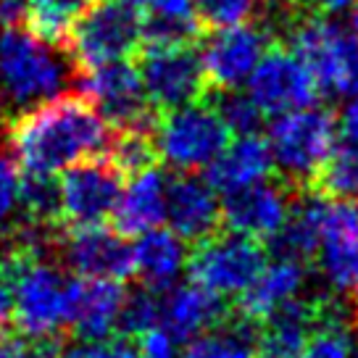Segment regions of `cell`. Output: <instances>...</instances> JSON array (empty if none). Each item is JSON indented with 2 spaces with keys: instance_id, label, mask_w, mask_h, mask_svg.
Returning <instances> with one entry per match:
<instances>
[{
  "instance_id": "6da1fadb",
  "label": "cell",
  "mask_w": 358,
  "mask_h": 358,
  "mask_svg": "<svg viewBox=\"0 0 358 358\" xmlns=\"http://www.w3.org/2000/svg\"><path fill=\"white\" fill-rule=\"evenodd\" d=\"M111 124L82 95H53L27 106L6 127V143L24 171L58 174L77 161L108 153Z\"/></svg>"
},
{
  "instance_id": "7a4b0ae2",
  "label": "cell",
  "mask_w": 358,
  "mask_h": 358,
  "mask_svg": "<svg viewBox=\"0 0 358 358\" xmlns=\"http://www.w3.org/2000/svg\"><path fill=\"white\" fill-rule=\"evenodd\" d=\"M271 166L295 185H306L322 174L340 143V127L332 113L308 103L277 113L266 129Z\"/></svg>"
},
{
  "instance_id": "3957f363",
  "label": "cell",
  "mask_w": 358,
  "mask_h": 358,
  "mask_svg": "<svg viewBox=\"0 0 358 358\" xmlns=\"http://www.w3.org/2000/svg\"><path fill=\"white\" fill-rule=\"evenodd\" d=\"M56 48L22 27L0 29V92L13 106L27 108L66 87L71 74Z\"/></svg>"
},
{
  "instance_id": "277c9868",
  "label": "cell",
  "mask_w": 358,
  "mask_h": 358,
  "mask_svg": "<svg viewBox=\"0 0 358 358\" xmlns=\"http://www.w3.org/2000/svg\"><path fill=\"white\" fill-rule=\"evenodd\" d=\"M140 43L143 16L140 8L127 0H92L64 40L69 61L79 71L124 61L140 48Z\"/></svg>"
},
{
  "instance_id": "5b68a950",
  "label": "cell",
  "mask_w": 358,
  "mask_h": 358,
  "mask_svg": "<svg viewBox=\"0 0 358 358\" xmlns=\"http://www.w3.org/2000/svg\"><path fill=\"white\" fill-rule=\"evenodd\" d=\"M290 50L306 64L319 92L348 98L358 90V37L348 24L311 13L292 27Z\"/></svg>"
},
{
  "instance_id": "8992f818",
  "label": "cell",
  "mask_w": 358,
  "mask_h": 358,
  "mask_svg": "<svg viewBox=\"0 0 358 358\" xmlns=\"http://www.w3.org/2000/svg\"><path fill=\"white\" fill-rule=\"evenodd\" d=\"M153 148L156 156L177 174L206 171L216 153L229 140L222 116L211 103L190 101L169 108L166 116L153 124Z\"/></svg>"
},
{
  "instance_id": "52a82bcc",
  "label": "cell",
  "mask_w": 358,
  "mask_h": 358,
  "mask_svg": "<svg viewBox=\"0 0 358 358\" xmlns=\"http://www.w3.org/2000/svg\"><path fill=\"white\" fill-rule=\"evenodd\" d=\"M266 253L258 240L243 237L237 232L208 235L187 256V274L195 285L216 292L219 298L243 295L256 280Z\"/></svg>"
},
{
  "instance_id": "ba28073f",
  "label": "cell",
  "mask_w": 358,
  "mask_h": 358,
  "mask_svg": "<svg viewBox=\"0 0 358 358\" xmlns=\"http://www.w3.org/2000/svg\"><path fill=\"white\" fill-rule=\"evenodd\" d=\"M137 71L150 106L164 111L198 101L206 87L201 56L182 40H148Z\"/></svg>"
},
{
  "instance_id": "9c48e42d",
  "label": "cell",
  "mask_w": 358,
  "mask_h": 358,
  "mask_svg": "<svg viewBox=\"0 0 358 358\" xmlns=\"http://www.w3.org/2000/svg\"><path fill=\"white\" fill-rule=\"evenodd\" d=\"M77 85L79 92L111 124V129L153 132V106L148 101L140 71L129 64V58L82 71Z\"/></svg>"
},
{
  "instance_id": "30bf717a",
  "label": "cell",
  "mask_w": 358,
  "mask_h": 358,
  "mask_svg": "<svg viewBox=\"0 0 358 358\" xmlns=\"http://www.w3.org/2000/svg\"><path fill=\"white\" fill-rule=\"evenodd\" d=\"M58 179L61 185V222L66 227L103 224L113 216L124 187V174L103 156L77 161Z\"/></svg>"
},
{
  "instance_id": "8fae6325",
  "label": "cell",
  "mask_w": 358,
  "mask_h": 358,
  "mask_svg": "<svg viewBox=\"0 0 358 358\" xmlns=\"http://www.w3.org/2000/svg\"><path fill=\"white\" fill-rule=\"evenodd\" d=\"M56 261L71 268L77 277L124 282L134 274L132 245L119 229H106L103 224L69 227L58 232Z\"/></svg>"
},
{
  "instance_id": "7c38bea8",
  "label": "cell",
  "mask_w": 358,
  "mask_h": 358,
  "mask_svg": "<svg viewBox=\"0 0 358 358\" xmlns=\"http://www.w3.org/2000/svg\"><path fill=\"white\" fill-rule=\"evenodd\" d=\"M313 256L332 292L358 301V201L327 198Z\"/></svg>"
},
{
  "instance_id": "4fadbf2b",
  "label": "cell",
  "mask_w": 358,
  "mask_h": 358,
  "mask_svg": "<svg viewBox=\"0 0 358 358\" xmlns=\"http://www.w3.org/2000/svg\"><path fill=\"white\" fill-rule=\"evenodd\" d=\"M268 50V34L256 22L232 24V27H213L198 50L206 82L222 92L243 90L248 77L253 74L261 56Z\"/></svg>"
},
{
  "instance_id": "5bb4252c",
  "label": "cell",
  "mask_w": 358,
  "mask_h": 358,
  "mask_svg": "<svg viewBox=\"0 0 358 358\" xmlns=\"http://www.w3.org/2000/svg\"><path fill=\"white\" fill-rule=\"evenodd\" d=\"M243 90L253 98L264 116L292 111L316 103L319 98L316 82L290 48H268Z\"/></svg>"
},
{
  "instance_id": "9a60e30c",
  "label": "cell",
  "mask_w": 358,
  "mask_h": 358,
  "mask_svg": "<svg viewBox=\"0 0 358 358\" xmlns=\"http://www.w3.org/2000/svg\"><path fill=\"white\" fill-rule=\"evenodd\" d=\"M290 206L292 201L287 190L264 179L245 190L227 195V203H222V219L227 222L229 232L264 243L280 235V229L287 222Z\"/></svg>"
},
{
  "instance_id": "2e32d148",
  "label": "cell",
  "mask_w": 358,
  "mask_h": 358,
  "mask_svg": "<svg viewBox=\"0 0 358 358\" xmlns=\"http://www.w3.org/2000/svg\"><path fill=\"white\" fill-rule=\"evenodd\" d=\"M166 222L169 229L185 243H201L213 235L222 222L219 192L198 174H177L169 179Z\"/></svg>"
},
{
  "instance_id": "e0dca14e",
  "label": "cell",
  "mask_w": 358,
  "mask_h": 358,
  "mask_svg": "<svg viewBox=\"0 0 358 358\" xmlns=\"http://www.w3.org/2000/svg\"><path fill=\"white\" fill-rule=\"evenodd\" d=\"M124 287L113 280L74 277L66 290V327L79 340L106 337L116 329Z\"/></svg>"
},
{
  "instance_id": "ac0fdd59",
  "label": "cell",
  "mask_w": 358,
  "mask_h": 358,
  "mask_svg": "<svg viewBox=\"0 0 358 358\" xmlns=\"http://www.w3.org/2000/svg\"><path fill=\"white\" fill-rule=\"evenodd\" d=\"M271 169L274 166L264 137L235 134V140H227L216 158L206 166V179L219 195H232L268 179Z\"/></svg>"
},
{
  "instance_id": "d6986e66",
  "label": "cell",
  "mask_w": 358,
  "mask_h": 358,
  "mask_svg": "<svg viewBox=\"0 0 358 358\" xmlns=\"http://www.w3.org/2000/svg\"><path fill=\"white\" fill-rule=\"evenodd\" d=\"M306 285H308L306 261L290 256H277L274 261H266L256 274V280L250 282V287L240 295L243 316L253 324L264 322L285 303L301 298L306 292Z\"/></svg>"
},
{
  "instance_id": "ffe728a7",
  "label": "cell",
  "mask_w": 358,
  "mask_h": 358,
  "mask_svg": "<svg viewBox=\"0 0 358 358\" xmlns=\"http://www.w3.org/2000/svg\"><path fill=\"white\" fill-rule=\"evenodd\" d=\"M166 190L169 177L156 166L129 174V182L122 187L119 203L113 208L116 229L124 237H137L156 229L166 222Z\"/></svg>"
},
{
  "instance_id": "44dd1931",
  "label": "cell",
  "mask_w": 358,
  "mask_h": 358,
  "mask_svg": "<svg viewBox=\"0 0 358 358\" xmlns=\"http://www.w3.org/2000/svg\"><path fill=\"white\" fill-rule=\"evenodd\" d=\"M224 322V298L206 290L201 285H174L161 301V322L158 327L169 332L177 343H187L190 337Z\"/></svg>"
},
{
  "instance_id": "7402d4cb",
  "label": "cell",
  "mask_w": 358,
  "mask_h": 358,
  "mask_svg": "<svg viewBox=\"0 0 358 358\" xmlns=\"http://www.w3.org/2000/svg\"><path fill=\"white\" fill-rule=\"evenodd\" d=\"M187 248L185 240L171 229H148L137 235L132 245L134 274L143 280V287L153 292H166L187 271Z\"/></svg>"
},
{
  "instance_id": "603a6c76",
  "label": "cell",
  "mask_w": 358,
  "mask_h": 358,
  "mask_svg": "<svg viewBox=\"0 0 358 358\" xmlns=\"http://www.w3.org/2000/svg\"><path fill=\"white\" fill-rule=\"evenodd\" d=\"M319 306H313L306 298H295V301L285 303L282 308L264 319V335L258 337V350L261 356L268 358H298L306 337L311 332L313 322H316Z\"/></svg>"
},
{
  "instance_id": "cb8c5ba5",
  "label": "cell",
  "mask_w": 358,
  "mask_h": 358,
  "mask_svg": "<svg viewBox=\"0 0 358 358\" xmlns=\"http://www.w3.org/2000/svg\"><path fill=\"white\" fill-rule=\"evenodd\" d=\"M258 356V335L250 319H237L206 329L201 335L190 337L179 358H256Z\"/></svg>"
},
{
  "instance_id": "d4e9b609",
  "label": "cell",
  "mask_w": 358,
  "mask_h": 358,
  "mask_svg": "<svg viewBox=\"0 0 358 358\" xmlns=\"http://www.w3.org/2000/svg\"><path fill=\"white\" fill-rule=\"evenodd\" d=\"M324 203L327 198H319V195H308V198H301V201H292L287 222L280 229V235L274 237L280 256L301 258V261L313 256L316 243H319Z\"/></svg>"
},
{
  "instance_id": "484cf974",
  "label": "cell",
  "mask_w": 358,
  "mask_h": 358,
  "mask_svg": "<svg viewBox=\"0 0 358 358\" xmlns=\"http://www.w3.org/2000/svg\"><path fill=\"white\" fill-rule=\"evenodd\" d=\"M143 40H182L190 43L198 32V6L195 0H145Z\"/></svg>"
},
{
  "instance_id": "4316f807",
  "label": "cell",
  "mask_w": 358,
  "mask_h": 358,
  "mask_svg": "<svg viewBox=\"0 0 358 358\" xmlns=\"http://www.w3.org/2000/svg\"><path fill=\"white\" fill-rule=\"evenodd\" d=\"M19 208L24 222L40 227H58L61 222V185L56 174L24 171L19 182Z\"/></svg>"
},
{
  "instance_id": "83f0119b",
  "label": "cell",
  "mask_w": 358,
  "mask_h": 358,
  "mask_svg": "<svg viewBox=\"0 0 358 358\" xmlns=\"http://www.w3.org/2000/svg\"><path fill=\"white\" fill-rule=\"evenodd\" d=\"M92 0H29L27 3V22L29 32L50 45H64L71 24Z\"/></svg>"
},
{
  "instance_id": "f1b7e54d",
  "label": "cell",
  "mask_w": 358,
  "mask_h": 358,
  "mask_svg": "<svg viewBox=\"0 0 358 358\" xmlns=\"http://www.w3.org/2000/svg\"><path fill=\"white\" fill-rule=\"evenodd\" d=\"M353 348L356 345H353V332L348 327V319H343L340 311L319 308L298 358H350Z\"/></svg>"
},
{
  "instance_id": "f546056e",
  "label": "cell",
  "mask_w": 358,
  "mask_h": 358,
  "mask_svg": "<svg viewBox=\"0 0 358 358\" xmlns=\"http://www.w3.org/2000/svg\"><path fill=\"white\" fill-rule=\"evenodd\" d=\"M319 177L327 195L358 201V143H350V140H345L343 145L337 143L335 153L329 156Z\"/></svg>"
},
{
  "instance_id": "4dcf8cb0",
  "label": "cell",
  "mask_w": 358,
  "mask_h": 358,
  "mask_svg": "<svg viewBox=\"0 0 358 358\" xmlns=\"http://www.w3.org/2000/svg\"><path fill=\"white\" fill-rule=\"evenodd\" d=\"M161 322V298L158 292L148 290H134L124 292L122 311H119V322L116 329L127 337H140L145 335L148 329H156Z\"/></svg>"
},
{
  "instance_id": "1f68e13d",
  "label": "cell",
  "mask_w": 358,
  "mask_h": 358,
  "mask_svg": "<svg viewBox=\"0 0 358 358\" xmlns=\"http://www.w3.org/2000/svg\"><path fill=\"white\" fill-rule=\"evenodd\" d=\"M108 153H111V164L122 174L143 171V169L153 166V158H156L153 134L148 129H124L119 132V137L111 140Z\"/></svg>"
},
{
  "instance_id": "d6a6232c",
  "label": "cell",
  "mask_w": 358,
  "mask_h": 358,
  "mask_svg": "<svg viewBox=\"0 0 358 358\" xmlns=\"http://www.w3.org/2000/svg\"><path fill=\"white\" fill-rule=\"evenodd\" d=\"M216 111L229 134H258L264 124V111L248 92H240V90H227L222 101L216 103Z\"/></svg>"
},
{
  "instance_id": "836d02e7",
  "label": "cell",
  "mask_w": 358,
  "mask_h": 358,
  "mask_svg": "<svg viewBox=\"0 0 358 358\" xmlns=\"http://www.w3.org/2000/svg\"><path fill=\"white\" fill-rule=\"evenodd\" d=\"M201 22L208 27H232V24L256 22L266 0H195Z\"/></svg>"
},
{
  "instance_id": "e575fe53",
  "label": "cell",
  "mask_w": 358,
  "mask_h": 358,
  "mask_svg": "<svg viewBox=\"0 0 358 358\" xmlns=\"http://www.w3.org/2000/svg\"><path fill=\"white\" fill-rule=\"evenodd\" d=\"M61 358H137V345L127 335H106L74 340L61 345Z\"/></svg>"
},
{
  "instance_id": "d590c367",
  "label": "cell",
  "mask_w": 358,
  "mask_h": 358,
  "mask_svg": "<svg viewBox=\"0 0 358 358\" xmlns=\"http://www.w3.org/2000/svg\"><path fill=\"white\" fill-rule=\"evenodd\" d=\"M19 166L11 153L0 150V235H6L13 227V216L19 211Z\"/></svg>"
},
{
  "instance_id": "8d00e7d4",
  "label": "cell",
  "mask_w": 358,
  "mask_h": 358,
  "mask_svg": "<svg viewBox=\"0 0 358 358\" xmlns=\"http://www.w3.org/2000/svg\"><path fill=\"white\" fill-rule=\"evenodd\" d=\"M0 358H61L58 337L0 335Z\"/></svg>"
},
{
  "instance_id": "74e56055",
  "label": "cell",
  "mask_w": 358,
  "mask_h": 358,
  "mask_svg": "<svg viewBox=\"0 0 358 358\" xmlns=\"http://www.w3.org/2000/svg\"><path fill=\"white\" fill-rule=\"evenodd\" d=\"M137 358H179L177 340L169 335V332H164L161 327L148 329L145 335H140Z\"/></svg>"
},
{
  "instance_id": "f35d334b",
  "label": "cell",
  "mask_w": 358,
  "mask_h": 358,
  "mask_svg": "<svg viewBox=\"0 0 358 358\" xmlns=\"http://www.w3.org/2000/svg\"><path fill=\"white\" fill-rule=\"evenodd\" d=\"M27 3L29 0H0V29L22 27L27 22Z\"/></svg>"
},
{
  "instance_id": "ab89813d",
  "label": "cell",
  "mask_w": 358,
  "mask_h": 358,
  "mask_svg": "<svg viewBox=\"0 0 358 358\" xmlns=\"http://www.w3.org/2000/svg\"><path fill=\"white\" fill-rule=\"evenodd\" d=\"M13 322V303H11V287L0 271V335L8 332V327Z\"/></svg>"
},
{
  "instance_id": "60d3db41",
  "label": "cell",
  "mask_w": 358,
  "mask_h": 358,
  "mask_svg": "<svg viewBox=\"0 0 358 358\" xmlns=\"http://www.w3.org/2000/svg\"><path fill=\"white\" fill-rule=\"evenodd\" d=\"M303 8H308L311 13H324V16H335L348 8L350 0H298Z\"/></svg>"
},
{
  "instance_id": "b9f144b4",
  "label": "cell",
  "mask_w": 358,
  "mask_h": 358,
  "mask_svg": "<svg viewBox=\"0 0 358 358\" xmlns=\"http://www.w3.org/2000/svg\"><path fill=\"white\" fill-rule=\"evenodd\" d=\"M345 13H348V27H350V32L358 37V0H350V3H348Z\"/></svg>"
},
{
  "instance_id": "7bdbcfd3",
  "label": "cell",
  "mask_w": 358,
  "mask_h": 358,
  "mask_svg": "<svg viewBox=\"0 0 358 358\" xmlns=\"http://www.w3.org/2000/svg\"><path fill=\"white\" fill-rule=\"evenodd\" d=\"M127 3H132V6H137V8H140V6L145 3V0H127Z\"/></svg>"
},
{
  "instance_id": "ee69618b",
  "label": "cell",
  "mask_w": 358,
  "mask_h": 358,
  "mask_svg": "<svg viewBox=\"0 0 358 358\" xmlns=\"http://www.w3.org/2000/svg\"><path fill=\"white\" fill-rule=\"evenodd\" d=\"M350 358H358V348H353V353H350Z\"/></svg>"
},
{
  "instance_id": "f6af8a7d",
  "label": "cell",
  "mask_w": 358,
  "mask_h": 358,
  "mask_svg": "<svg viewBox=\"0 0 358 358\" xmlns=\"http://www.w3.org/2000/svg\"><path fill=\"white\" fill-rule=\"evenodd\" d=\"M0 124H3V111H0Z\"/></svg>"
},
{
  "instance_id": "bcb514c9",
  "label": "cell",
  "mask_w": 358,
  "mask_h": 358,
  "mask_svg": "<svg viewBox=\"0 0 358 358\" xmlns=\"http://www.w3.org/2000/svg\"><path fill=\"white\" fill-rule=\"evenodd\" d=\"M256 358H268V356H256Z\"/></svg>"
}]
</instances>
